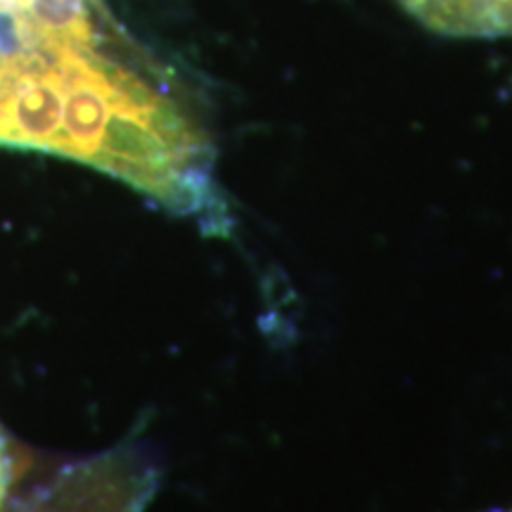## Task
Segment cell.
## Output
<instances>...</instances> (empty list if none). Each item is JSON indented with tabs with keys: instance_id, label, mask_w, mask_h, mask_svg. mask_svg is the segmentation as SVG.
<instances>
[{
	"instance_id": "obj_1",
	"label": "cell",
	"mask_w": 512,
	"mask_h": 512,
	"mask_svg": "<svg viewBox=\"0 0 512 512\" xmlns=\"http://www.w3.org/2000/svg\"><path fill=\"white\" fill-rule=\"evenodd\" d=\"M157 482L150 451L121 444L60 467L10 512H145Z\"/></svg>"
},
{
	"instance_id": "obj_2",
	"label": "cell",
	"mask_w": 512,
	"mask_h": 512,
	"mask_svg": "<svg viewBox=\"0 0 512 512\" xmlns=\"http://www.w3.org/2000/svg\"><path fill=\"white\" fill-rule=\"evenodd\" d=\"M408 15L453 38L512 36V0H399Z\"/></svg>"
},
{
	"instance_id": "obj_3",
	"label": "cell",
	"mask_w": 512,
	"mask_h": 512,
	"mask_svg": "<svg viewBox=\"0 0 512 512\" xmlns=\"http://www.w3.org/2000/svg\"><path fill=\"white\" fill-rule=\"evenodd\" d=\"M12 479H15V465H12V458L8 456V444H5L3 434H0V512H3L10 498Z\"/></svg>"
}]
</instances>
